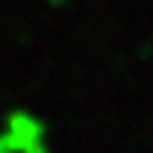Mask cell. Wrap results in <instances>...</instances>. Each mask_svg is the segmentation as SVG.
<instances>
[{"label":"cell","instance_id":"1","mask_svg":"<svg viewBox=\"0 0 153 153\" xmlns=\"http://www.w3.org/2000/svg\"><path fill=\"white\" fill-rule=\"evenodd\" d=\"M7 141L17 148V153H50L45 143V128L27 114H13L5 131Z\"/></svg>","mask_w":153,"mask_h":153},{"label":"cell","instance_id":"2","mask_svg":"<svg viewBox=\"0 0 153 153\" xmlns=\"http://www.w3.org/2000/svg\"><path fill=\"white\" fill-rule=\"evenodd\" d=\"M0 153H17V148L7 141V136H0Z\"/></svg>","mask_w":153,"mask_h":153}]
</instances>
